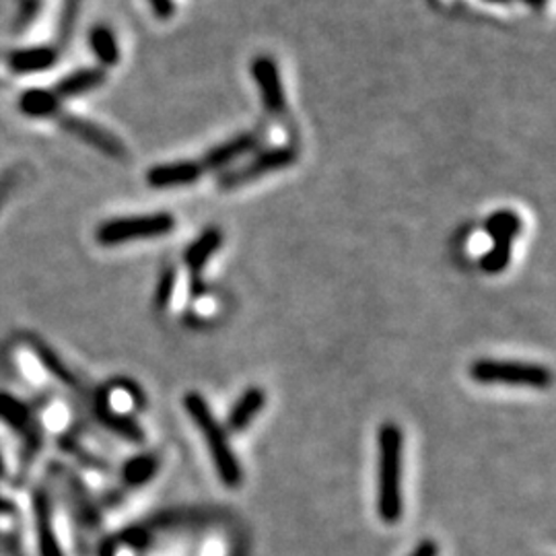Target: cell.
I'll use <instances>...</instances> for the list:
<instances>
[{"label":"cell","instance_id":"25","mask_svg":"<svg viewBox=\"0 0 556 556\" xmlns=\"http://www.w3.org/2000/svg\"><path fill=\"white\" fill-rule=\"evenodd\" d=\"M410 556H439V546L435 540H422Z\"/></svg>","mask_w":556,"mask_h":556},{"label":"cell","instance_id":"18","mask_svg":"<svg viewBox=\"0 0 556 556\" xmlns=\"http://www.w3.org/2000/svg\"><path fill=\"white\" fill-rule=\"evenodd\" d=\"M157 459L153 456L132 457L126 466H124V482L130 486H140L147 484L151 478L157 475Z\"/></svg>","mask_w":556,"mask_h":556},{"label":"cell","instance_id":"23","mask_svg":"<svg viewBox=\"0 0 556 556\" xmlns=\"http://www.w3.org/2000/svg\"><path fill=\"white\" fill-rule=\"evenodd\" d=\"M20 176V169H9V172H4V174L0 176V208L4 206L7 199L13 194V190L17 188Z\"/></svg>","mask_w":556,"mask_h":556},{"label":"cell","instance_id":"12","mask_svg":"<svg viewBox=\"0 0 556 556\" xmlns=\"http://www.w3.org/2000/svg\"><path fill=\"white\" fill-rule=\"evenodd\" d=\"M59 54L54 48L38 46V48H23L9 56V68L17 75H29V73H41L50 66H54Z\"/></svg>","mask_w":556,"mask_h":556},{"label":"cell","instance_id":"2","mask_svg":"<svg viewBox=\"0 0 556 556\" xmlns=\"http://www.w3.org/2000/svg\"><path fill=\"white\" fill-rule=\"evenodd\" d=\"M184 408H186L188 417L192 418V422L199 427L202 439L208 447V454L215 462L220 482L229 489H238L241 484V478H243L238 456L233 454L231 443L227 438V431L223 429V425L217 420V417L213 415L206 400L200 396L199 392H190L184 397Z\"/></svg>","mask_w":556,"mask_h":556},{"label":"cell","instance_id":"1","mask_svg":"<svg viewBox=\"0 0 556 556\" xmlns=\"http://www.w3.org/2000/svg\"><path fill=\"white\" fill-rule=\"evenodd\" d=\"M378 514L386 523H397L402 505V429L386 422L379 429Z\"/></svg>","mask_w":556,"mask_h":556},{"label":"cell","instance_id":"17","mask_svg":"<svg viewBox=\"0 0 556 556\" xmlns=\"http://www.w3.org/2000/svg\"><path fill=\"white\" fill-rule=\"evenodd\" d=\"M89 46H91V50L96 52V56L100 59L103 66H114V64H118V43H116L114 34H112L108 27L100 25V27L91 29V34H89Z\"/></svg>","mask_w":556,"mask_h":556},{"label":"cell","instance_id":"7","mask_svg":"<svg viewBox=\"0 0 556 556\" xmlns=\"http://www.w3.org/2000/svg\"><path fill=\"white\" fill-rule=\"evenodd\" d=\"M264 137H266V126H258V128H254L250 132L239 135L236 139L225 140V142L217 144L215 149H211L204 155V160L200 161V165L204 167V172L223 169V167L231 165L233 161L241 160L243 155L256 151L260 144H262Z\"/></svg>","mask_w":556,"mask_h":556},{"label":"cell","instance_id":"15","mask_svg":"<svg viewBox=\"0 0 556 556\" xmlns=\"http://www.w3.org/2000/svg\"><path fill=\"white\" fill-rule=\"evenodd\" d=\"M36 519H38L41 556H64L60 551L59 540L54 536L50 503H48V497L41 493L36 497Z\"/></svg>","mask_w":556,"mask_h":556},{"label":"cell","instance_id":"22","mask_svg":"<svg viewBox=\"0 0 556 556\" xmlns=\"http://www.w3.org/2000/svg\"><path fill=\"white\" fill-rule=\"evenodd\" d=\"M36 351H38V355H40L41 361L46 363V367L56 376V378L62 379V381H66V383H73V378L68 376V371L64 369V365H60L59 358L56 355L48 349V346H43L41 342H36Z\"/></svg>","mask_w":556,"mask_h":556},{"label":"cell","instance_id":"3","mask_svg":"<svg viewBox=\"0 0 556 556\" xmlns=\"http://www.w3.org/2000/svg\"><path fill=\"white\" fill-rule=\"evenodd\" d=\"M470 378L482 386H514L530 390H548L553 383V374L544 365L505 358H478L470 365Z\"/></svg>","mask_w":556,"mask_h":556},{"label":"cell","instance_id":"11","mask_svg":"<svg viewBox=\"0 0 556 556\" xmlns=\"http://www.w3.org/2000/svg\"><path fill=\"white\" fill-rule=\"evenodd\" d=\"M103 83H105V71L103 68H80V71H75V73L66 75L64 79L56 83L54 96L59 100L77 98V96H85L89 91L100 89Z\"/></svg>","mask_w":556,"mask_h":556},{"label":"cell","instance_id":"26","mask_svg":"<svg viewBox=\"0 0 556 556\" xmlns=\"http://www.w3.org/2000/svg\"><path fill=\"white\" fill-rule=\"evenodd\" d=\"M530 7H534V9H542L544 4H546V0H526Z\"/></svg>","mask_w":556,"mask_h":556},{"label":"cell","instance_id":"19","mask_svg":"<svg viewBox=\"0 0 556 556\" xmlns=\"http://www.w3.org/2000/svg\"><path fill=\"white\" fill-rule=\"evenodd\" d=\"M511 262V243H495L493 250H489L480 258V268L486 275H501Z\"/></svg>","mask_w":556,"mask_h":556},{"label":"cell","instance_id":"5","mask_svg":"<svg viewBox=\"0 0 556 556\" xmlns=\"http://www.w3.org/2000/svg\"><path fill=\"white\" fill-rule=\"evenodd\" d=\"M298 161V149L295 147H273L260 151L256 157L243 163L241 167L225 172L219 178L220 190H236L254 179L264 178L268 174L280 172Z\"/></svg>","mask_w":556,"mask_h":556},{"label":"cell","instance_id":"24","mask_svg":"<svg viewBox=\"0 0 556 556\" xmlns=\"http://www.w3.org/2000/svg\"><path fill=\"white\" fill-rule=\"evenodd\" d=\"M153 4V11L160 20H169L174 15V0H151Z\"/></svg>","mask_w":556,"mask_h":556},{"label":"cell","instance_id":"8","mask_svg":"<svg viewBox=\"0 0 556 556\" xmlns=\"http://www.w3.org/2000/svg\"><path fill=\"white\" fill-rule=\"evenodd\" d=\"M252 77L258 83L260 93H262L266 110L278 118L285 116L287 114V98H285V89H282L275 60L268 59V56H258L252 62Z\"/></svg>","mask_w":556,"mask_h":556},{"label":"cell","instance_id":"14","mask_svg":"<svg viewBox=\"0 0 556 556\" xmlns=\"http://www.w3.org/2000/svg\"><path fill=\"white\" fill-rule=\"evenodd\" d=\"M20 110L29 118H54L60 112V100L54 91L29 89L21 96Z\"/></svg>","mask_w":556,"mask_h":556},{"label":"cell","instance_id":"16","mask_svg":"<svg viewBox=\"0 0 556 556\" xmlns=\"http://www.w3.org/2000/svg\"><path fill=\"white\" fill-rule=\"evenodd\" d=\"M484 229L495 243H511L521 233V219L511 211H497L486 219Z\"/></svg>","mask_w":556,"mask_h":556},{"label":"cell","instance_id":"4","mask_svg":"<svg viewBox=\"0 0 556 556\" xmlns=\"http://www.w3.org/2000/svg\"><path fill=\"white\" fill-rule=\"evenodd\" d=\"M176 227V219L169 213H155V215H140V217H122L101 223L96 231V239L100 245L112 248L140 239H157L172 233Z\"/></svg>","mask_w":556,"mask_h":556},{"label":"cell","instance_id":"13","mask_svg":"<svg viewBox=\"0 0 556 556\" xmlns=\"http://www.w3.org/2000/svg\"><path fill=\"white\" fill-rule=\"evenodd\" d=\"M220 241H223L220 229L211 227L194 243L188 245V250L184 254V262L190 268V273L194 275V280H200V273H202L204 264L215 256V252L220 248Z\"/></svg>","mask_w":556,"mask_h":556},{"label":"cell","instance_id":"10","mask_svg":"<svg viewBox=\"0 0 556 556\" xmlns=\"http://www.w3.org/2000/svg\"><path fill=\"white\" fill-rule=\"evenodd\" d=\"M266 406V394L262 388H248L238 402L233 404L229 418H227V427L231 431H243L252 425V420L258 417L260 413Z\"/></svg>","mask_w":556,"mask_h":556},{"label":"cell","instance_id":"21","mask_svg":"<svg viewBox=\"0 0 556 556\" xmlns=\"http://www.w3.org/2000/svg\"><path fill=\"white\" fill-rule=\"evenodd\" d=\"M174 291H176V270L167 268L161 275L160 285H157V291H155V307L165 309L174 298Z\"/></svg>","mask_w":556,"mask_h":556},{"label":"cell","instance_id":"27","mask_svg":"<svg viewBox=\"0 0 556 556\" xmlns=\"http://www.w3.org/2000/svg\"><path fill=\"white\" fill-rule=\"evenodd\" d=\"M489 2H498V4H507V2H511V0H489Z\"/></svg>","mask_w":556,"mask_h":556},{"label":"cell","instance_id":"9","mask_svg":"<svg viewBox=\"0 0 556 556\" xmlns=\"http://www.w3.org/2000/svg\"><path fill=\"white\" fill-rule=\"evenodd\" d=\"M204 167L200 165V161H174V163H163L151 167V172L147 174V181L151 188H179V186H188L194 184L204 176Z\"/></svg>","mask_w":556,"mask_h":556},{"label":"cell","instance_id":"20","mask_svg":"<svg viewBox=\"0 0 556 556\" xmlns=\"http://www.w3.org/2000/svg\"><path fill=\"white\" fill-rule=\"evenodd\" d=\"M0 418H4L9 425L17 429H27L29 425L27 408L15 397L0 396Z\"/></svg>","mask_w":556,"mask_h":556},{"label":"cell","instance_id":"6","mask_svg":"<svg viewBox=\"0 0 556 556\" xmlns=\"http://www.w3.org/2000/svg\"><path fill=\"white\" fill-rule=\"evenodd\" d=\"M54 119L59 122L60 126H62L66 132H71L73 137H77V139L83 140V142L96 147L103 155L119 161H124L128 157L124 142H122L116 135H112L110 130L101 128L100 124L79 118V116H73V114H66V112H59V114L54 116Z\"/></svg>","mask_w":556,"mask_h":556}]
</instances>
